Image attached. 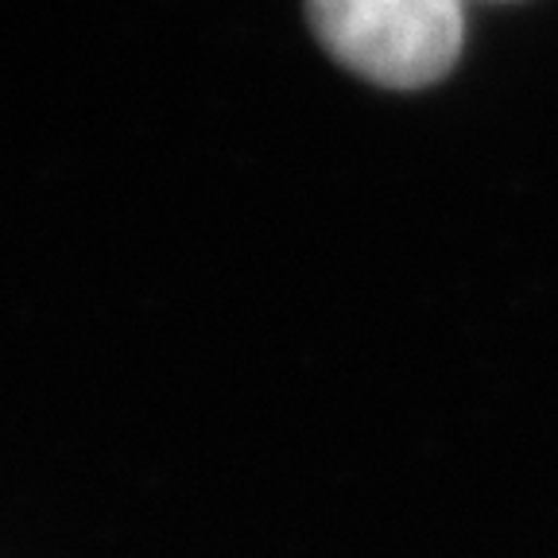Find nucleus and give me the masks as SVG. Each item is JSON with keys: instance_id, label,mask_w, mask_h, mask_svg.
<instances>
[{"instance_id": "nucleus-1", "label": "nucleus", "mask_w": 558, "mask_h": 558, "mask_svg": "<svg viewBox=\"0 0 558 558\" xmlns=\"http://www.w3.org/2000/svg\"><path fill=\"white\" fill-rule=\"evenodd\" d=\"M326 51L392 89L430 86L462 51V0H306Z\"/></svg>"}]
</instances>
